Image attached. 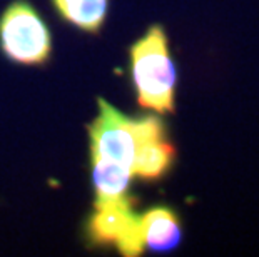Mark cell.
Here are the masks:
<instances>
[{"label": "cell", "mask_w": 259, "mask_h": 257, "mask_svg": "<svg viewBox=\"0 0 259 257\" xmlns=\"http://www.w3.org/2000/svg\"><path fill=\"white\" fill-rule=\"evenodd\" d=\"M131 169L106 159L92 157V180L96 189V207L127 199Z\"/></svg>", "instance_id": "6"}, {"label": "cell", "mask_w": 259, "mask_h": 257, "mask_svg": "<svg viewBox=\"0 0 259 257\" xmlns=\"http://www.w3.org/2000/svg\"><path fill=\"white\" fill-rule=\"evenodd\" d=\"M132 80L141 107L159 114L174 112L176 67L162 27L154 25L131 50Z\"/></svg>", "instance_id": "1"}, {"label": "cell", "mask_w": 259, "mask_h": 257, "mask_svg": "<svg viewBox=\"0 0 259 257\" xmlns=\"http://www.w3.org/2000/svg\"><path fill=\"white\" fill-rule=\"evenodd\" d=\"M89 234L97 244L117 245L122 255L134 257L144 250L141 217L134 212L131 197L97 205L89 222Z\"/></svg>", "instance_id": "4"}, {"label": "cell", "mask_w": 259, "mask_h": 257, "mask_svg": "<svg viewBox=\"0 0 259 257\" xmlns=\"http://www.w3.org/2000/svg\"><path fill=\"white\" fill-rule=\"evenodd\" d=\"M141 234L144 249L157 252L176 249L183 239L179 219L167 207H154L141 216Z\"/></svg>", "instance_id": "5"}, {"label": "cell", "mask_w": 259, "mask_h": 257, "mask_svg": "<svg viewBox=\"0 0 259 257\" xmlns=\"http://www.w3.org/2000/svg\"><path fill=\"white\" fill-rule=\"evenodd\" d=\"M176 150L164 135L142 140L137 144L134 162H132V176L156 180L169 171L174 162Z\"/></svg>", "instance_id": "7"}, {"label": "cell", "mask_w": 259, "mask_h": 257, "mask_svg": "<svg viewBox=\"0 0 259 257\" xmlns=\"http://www.w3.org/2000/svg\"><path fill=\"white\" fill-rule=\"evenodd\" d=\"M62 17L85 32H99L107 17L109 0H54Z\"/></svg>", "instance_id": "8"}, {"label": "cell", "mask_w": 259, "mask_h": 257, "mask_svg": "<svg viewBox=\"0 0 259 257\" xmlns=\"http://www.w3.org/2000/svg\"><path fill=\"white\" fill-rule=\"evenodd\" d=\"M101 112L91 125L92 157L106 159L132 169L136 149L139 144L136 119L122 116L111 104L101 100ZM132 172V171H131Z\"/></svg>", "instance_id": "3"}, {"label": "cell", "mask_w": 259, "mask_h": 257, "mask_svg": "<svg viewBox=\"0 0 259 257\" xmlns=\"http://www.w3.org/2000/svg\"><path fill=\"white\" fill-rule=\"evenodd\" d=\"M0 47L17 64H44L52 50L51 32L29 4L15 2L0 19Z\"/></svg>", "instance_id": "2"}]
</instances>
